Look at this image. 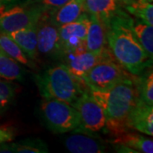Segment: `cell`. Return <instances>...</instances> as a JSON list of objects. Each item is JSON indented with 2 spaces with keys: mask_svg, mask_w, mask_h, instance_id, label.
<instances>
[{
  "mask_svg": "<svg viewBox=\"0 0 153 153\" xmlns=\"http://www.w3.org/2000/svg\"><path fill=\"white\" fill-rule=\"evenodd\" d=\"M64 145L67 151L72 153H101L106 149L105 143L100 137L81 126L66 137Z\"/></svg>",
  "mask_w": 153,
  "mask_h": 153,
  "instance_id": "cell-10",
  "label": "cell"
},
{
  "mask_svg": "<svg viewBox=\"0 0 153 153\" xmlns=\"http://www.w3.org/2000/svg\"><path fill=\"white\" fill-rule=\"evenodd\" d=\"M128 129H134L148 136L153 135V105L138 99L127 119Z\"/></svg>",
  "mask_w": 153,
  "mask_h": 153,
  "instance_id": "cell-12",
  "label": "cell"
},
{
  "mask_svg": "<svg viewBox=\"0 0 153 153\" xmlns=\"http://www.w3.org/2000/svg\"><path fill=\"white\" fill-rule=\"evenodd\" d=\"M88 92L104 111L107 131L116 137L129 130L127 119L139 99L134 75L108 89Z\"/></svg>",
  "mask_w": 153,
  "mask_h": 153,
  "instance_id": "cell-2",
  "label": "cell"
},
{
  "mask_svg": "<svg viewBox=\"0 0 153 153\" xmlns=\"http://www.w3.org/2000/svg\"><path fill=\"white\" fill-rule=\"evenodd\" d=\"M85 12L84 0H69L49 16V18L55 26L60 27L76 21Z\"/></svg>",
  "mask_w": 153,
  "mask_h": 153,
  "instance_id": "cell-16",
  "label": "cell"
},
{
  "mask_svg": "<svg viewBox=\"0 0 153 153\" xmlns=\"http://www.w3.org/2000/svg\"><path fill=\"white\" fill-rule=\"evenodd\" d=\"M0 78L7 81H22L24 70L19 62L0 50Z\"/></svg>",
  "mask_w": 153,
  "mask_h": 153,
  "instance_id": "cell-19",
  "label": "cell"
},
{
  "mask_svg": "<svg viewBox=\"0 0 153 153\" xmlns=\"http://www.w3.org/2000/svg\"><path fill=\"white\" fill-rule=\"evenodd\" d=\"M107 46L114 60L132 75L152 67V60L132 29V16L122 10L105 27Z\"/></svg>",
  "mask_w": 153,
  "mask_h": 153,
  "instance_id": "cell-1",
  "label": "cell"
},
{
  "mask_svg": "<svg viewBox=\"0 0 153 153\" xmlns=\"http://www.w3.org/2000/svg\"><path fill=\"white\" fill-rule=\"evenodd\" d=\"M72 106L78 111L81 127L89 131H102L105 128V116L102 107L85 89Z\"/></svg>",
  "mask_w": 153,
  "mask_h": 153,
  "instance_id": "cell-7",
  "label": "cell"
},
{
  "mask_svg": "<svg viewBox=\"0 0 153 153\" xmlns=\"http://www.w3.org/2000/svg\"><path fill=\"white\" fill-rule=\"evenodd\" d=\"M4 4H5V0H0V7L4 5Z\"/></svg>",
  "mask_w": 153,
  "mask_h": 153,
  "instance_id": "cell-29",
  "label": "cell"
},
{
  "mask_svg": "<svg viewBox=\"0 0 153 153\" xmlns=\"http://www.w3.org/2000/svg\"><path fill=\"white\" fill-rule=\"evenodd\" d=\"M84 6L88 14L98 18L105 27L123 10L117 0H84Z\"/></svg>",
  "mask_w": 153,
  "mask_h": 153,
  "instance_id": "cell-15",
  "label": "cell"
},
{
  "mask_svg": "<svg viewBox=\"0 0 153 153\" xmlns=\"http://www.w3.org/2000/svg\"><path fill=\"white\" fill-rule=\"evenodd\" d=\"M122 7H123L128 14L134 16V18L150 26H153L152 3L146 0H135L131 4Z\"/></svg>",
  "mask_w": 153,
  "mask_h": 153,
  "instance_id": "cell-22",
  "label": "cell"
},
{
  "mask_svg": "<svg viewBox=\"0 0 153 153\" xmlns=\"http://www.w3.org/2000/svg\"><path fill=\"white\" fill-rule=\"evenodd\" d=\"M28 0H5V4L4 6H10L13 4H23L27 2Z\"/></svg>",
  "mask_w": 153,
  "mask_h": 153,
  "instance_id": "cell-27",
  "label": "cell"
},
{
  "mask_svg": "<svg viewBox=\"0 0 153 153\" xmlns=\"http://www.w3.org/2000/svg\"><path fill=\"white\" fill-rule=\"evenodd\" d=\"M0 50L22 65L29 67L34 66L33 60L28 58L19 45L6 33H0Z\"/></svg>",
  "mask_w": 153,
  "mask_h": 153,
  "instance_id": "cell-18",
  "label": "cell"
},
{
  "mask_svg": "<svg viewBox=\"0 0 153 153\" xmlns=\"http://www.w3.org/2000/svg\"><path fill=\"white\" fill-rule=\"evenodd\" d=\"M14 138V132L8 128H0V144L10 142Z\"/></svg>",
  "mask_w": 153,
  "mask_h": 153,
  "instance_id": "cell-26",
  "label": "cell"
},
{
  "mask_svg": "<svg viewBox=\"0 0 153 153\" xmlns=\"http://www.w3.org/2000/svg\"><path fill=\"white\" fill-rule=\"evenodd\" d=\"M44 14L36 6L13 4L0 7V33H8L36 25Z\"/></svg>",
  "mask_w": 153,
  "mask_h": 153,
  "instance_id": "cell-6",
  "label": "cell"
},
{
  "mask_svg": "<svg viewBox=\"0 0 153 153\" xmlns=\"http://www.w3.org/2000/svg\"><path fill=\"white\" fill-rule=\"evenodd\" d=\"M37 43L38 53L51 59H60L64 51L60 44L58 27L43 15L37 24Z\"/></svg>",
  "mask_w": 153,
  "mask_h": 153,
  "instance_id": "cell-8",
  "label": "cell"
},
{
  "mask_svg": "<svg viewBox=\"0 0 153 153\" xmlns=\"http://www.w3.org/2000/svg\"><path fill=\"white\" fill-rule=\"evenodd\" d=\"M89 26V15L83 13L76 21L58 27L64 55L68 52L85 50V39Z\"/></svg>",
  "mask_w": 153,
  "mask_h": 153,
  "instance_id": "cell-9",
  "label": "cell"
},
{
  "mask_svg": "<svg viewBox=\"0 0 153 153\" xmlns=\"http://www.w3.org/2000/svg\"><path fill=\"white\" fill-rule=\"evenodd\" d=\"M112 144H120L130 148L136 153H152L153 141L137 133L127 131L115 137Z\"/></svg>",
  "mask_w": 153,
  "mask_h": 153,
  "instance_id": "cell-17",
  "label": "cell"
},
{
  "mask_svg": "<svg viewBox=\"0 0 153 153\" xmlns=\"http://www.w3.org/2000/svg\"><path fill=\"white\" fill-rule=\"evenodd\" d=\"M133 76L111 57L92 67L83 76L82 81L90 89L105 90Z\"/></svg>",
  "mask_w": 153,
  "mask_h": 153,
  "instance_id": "cell-5",
  "label": "cell"
},
{
  "mask_svg": "<svg viewBox=\"0 0 153 153\" xmlns=\"http://www.w3.org/2000/svg\"><path fill=\"white\" fill-rule=\"evenodd\" d=\"M12 152L19 153H47L49 147L44 140L40 139L28 138L10 144Z\"/></svg>",
  "mask_w": 153,
  "mask_h": 153,
  "instance_id": "cell-23",
  "label": "cell"
},
{
  "mask_svg": "<svg viewBox=\"0 0 153 153\" xmlns=\"http://www.w3.org/2000/svg\"><path fill=\"white\" fill-rule=\"evenodd\" d=\"M69 0H28L22 4L36 6L43 11L45 16H51L55 10L64 5Z\"/></svg>",
  "mask_w": 153,
  "mask_h": 153,
  "instance_id": "cell-25",
  "label": "cell"
},
{
  "mask_svg": "<svg viewBox=\"0 0 153 153\" xmlns=\"http://www.w3.org/2000/svg\"><path fill=\"white\" fill-rule=\"evenodd\" d=\"M146 1H148V2H150V3H152L153 0H146Z\"/></svg>",
  "mask_w": 153,
  "mask_h": 153,
  "instance_id": "cell-30",
  "label": "cell"
},
{
  "mask_svg": "<svg viewBox=\"0 0 153 153\" xmlns=\"http://www.w3.org/2000/svg\"><path fill=\"white\" fill-rule=\"evenodd\" d=\"M39 111L44 124L55 134L71 132L81 125L78 111L64 101L43 99Z\"/></svg>",
  "mask_w": 153,
  "mask_h": 153,
  "instance_id": "cell-4",
  "label": "cell"
},
{
  "mask_svg": "<svg viewBox=\"0 0 153 153\" xmlns=\"http://www.w3.org/2000/svg\"><path fill=\"white\" fill-rule=\"evenodd\" d=\"M37 24L7 34L19 45L22 51L33 61H37L39 57L37 43Z\"/></svg>",
  "mask_w": 153,
  "mask_h": 153,
  "instance_id": "cell-14",
  "label": "cell"
},
{
  "mask_svg": "<svg viewBox=\"0 0 153 153\" xmlns=\"http://www.w3.org/2000/svg\"><path fill=\"white\" fill-rule=\"evenodd\" d=\"M34 81L43 99L58 100L71 105L88 88L82 80L71 74L64 63L36 74Z\"/></svg>",
  "mask_w": 153,
  "mask_h": 153,
  "instance_id": "cell-3",
  "label": "cell"
},
{
  "mask_svg": "<svg viewBox=\"0 0 153 153\" xmlns=\"http://www.w3.org/2000/svg\"><path fill=\"white\" fill-rule=\"evenodd\" d=\"M85 50L95 55H102L109 50L105 26L98 18L91 15H89V26L85 39Z\"/></svg>",
  "mask_w": 153,
  "mask_h": 153,
  "instance_id": "cell-13",
  "label": "cell"
},
{
  "mask_svg": "<svg viewBox=\"0 0 153 153\" xmlns=\"http://www.w3.org/2000/svg\"><path fill=\"white\" fill-rule=\"evenodd\" d=\"M16 88L10 82L0 79V113L7 110L13 103Z\"/></svg>",
  "mask_w": 153,
  "mask_h": 153,
  "instance_id": "cell-24",
  "label": "cell"
},
{
  "mask_svg": "<svg viewBox=\"0 0 153 153\" xmlns=\"http://www.w3.org/2000/svg\"><path fill=\"white\" fill-rule=\"evenodd\" d=\"M117 1L120 4L121 6H124L127 5V4H131V3H133V2L135 1V0H117Z\"/></svg>",
  "mask_w": 153,
  "mask_h": 153,
  "instance_id": "cell-28",
  "label": "cell"
},
{
  "mask_svg": "<svg viewBox=\"0 0 153 153\" xmlns=\"http://www.w3.org/2000/svg\"><path fill=\"white\" fill-rule=\"evenodd\" d=\"M139 98L144 102L153 105V72L149 67L140 74L134 76Z\"/></svg>",
  "mask_w": 153,
  "mask_h": 153,
  "instance_id": "cell-21",
  "label": "cell"
},
{
  "mask_svg": "<svg viewBox=\"0 0 153 153\" xmlns=\"http://www.w3.org/2000/svg\"><path fill=\"white\" fill-rule=\"evenodd\" d=\"M111 57H112V55L110 50L102 55H95L87 50H80L66 53L62 59H64V64L67 66L71 74L82 80L83 76L92 67L101 60Z\"/></svg>",
  "mask_w": 153,
  "mask_h": 153,
  "instance_id": "cell-11",
  "label": "cell"
},
{
  "mask_svg": "<svg viewBox=\"0 0 153 153\" xmlns=\"http://www.w3.org/2000/svg\"><path fill=\"white\" fill-rule=\"evenodd\" d=\"M132 29L137 39L146 51L150 58L153 57V27L145 22L132 17Z\"/></svg>",
  "mask_w": 153,
  "mask_h": 153,
  "instance_id": "cell-20",
  "label": "cell"
}]
</instances>
